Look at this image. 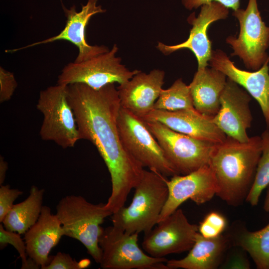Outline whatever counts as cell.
Segmentation results:
<instances>
[{
    "label": "cell",
    "instance_id": "1",
    "mask_svg": "<svg viewBox=\"0 0 269 269\" xmlns=\"http://www.w3.org/2000/svg\"><path fill=\"white\" fill-rule=\"evenodd\" d=\"M67 91L80 139L93 144L110 173L112 191L105 207L115 213L125 206L144 170L121 139L117 125L121 108L117 88L110 84L96 90L83 83H74L67 86Z\"/></svg>",
    "mask_w": 269,
    "mask_h": 269
},
{
    "label": "cell",
    "instance_id": "2",
    "mask_svg": "<svg viewBox=\"0 0 269 269\" xmlns=\"http://www.w3.org/2000/svg\"><path fill=\"white\" fill-rule=\"evenodd\" d=\"M261 153V137L257 135L246 142L227 136L216 144L209 163L217 180L216 195L229 205H241L252 186Z\"/></svg>",
    "mask_w": 269,
    "mask_h": 269
},
{
    "label": "cell",
    "instance_id": "3",
    "mask_svg": "<svg viewBox=\"0 0 269 269\" xmlns=\"http://www.w3.org/2000/svg\"><path fill=\"white\" fill-rule=\"evenodd\" d=\"M165 176L150 170L134 188L130 205L113 213V225L129 234L149 232L158 223L166 202L168 189Z\"/></svg>",
    "mask_w": 269,
    "mask_h": 269
},
{
    "label": "cell",
    "instance_id": "4",
    "mask_svg": "<svg viewBox=\"0 0 269 269\" xmlns=\"http://www.w3.org/2000/svg\"><path fill=\"white\" fill-rule=\"evenodd\" d=\"M56 210L64 236L81 242L95 261L100 264L102 251L99 239L103 229L101 225L113 213L105 207L104 203L93 204L76 195L63 197Z\"/></svg>",
    "mask_w": 269,
    "mask_h": 269
},
{
    "label": "cell",
    "instance_id": "5",
    "mask_svg": "<svg viewBox=\"0 0 269 269\" xmlns=\"http://www.w3.org/2000/svg\"><path fill=\"white\" fill-rule=\"evenodd\" d=\"M36 108L43 115L39 132L41 139L64 148L74 147L80 138L67 85L57 84L41 91Z\"/></svg>",
    "mask_w": 269,
    "mask_h": 269
},
{
    "label": "cell",
    "instance_id": "6",
    "mask_svg": "<svg viewBox=\"0 0 269 269\" xmlns=\"http://www.w3.org/2000/svg\"><path fill=\"white\" fill-rule=\"evenodd\" d=\"M232 15L240 24L238 36H229L226 42L233 50L231 56H237L251 71L260 69L269 61V26L262 20L257 0H249L245 9L233 10Z\"/></svg>",
    "mask_w": 269,
    "mask_h": 269
},
{
    "label": "cell",
    "instance_id": "7",
    "mask_svg": "<svg viewBox=\"0 0 269 269\" xmlns=\"http://www.w3.org/2000/svg\"><path fill=\"white\" fill-rule=\"evenodd\" d=\"M118 49L114 44L111 49L85 60L69 63L58 76L57 84L83 83L96 90L110 84H124L140 70L131 71L122 64L116 55Z\"/></svg>",
    "mask_w": 269,
    "mask_h": 269
},
{
    "label": "cell",
    "instance_id": "8",
    "mask_svg": "<svg viewBox=\"0 0 269 269\" xmlns=\"http://www.w3.org/2000/svg\"><path fill=\"white\" fill-rule=\"evenodd\" d=\"M143 121L178 174H189L210 163L217 144L175 132L158 122Z\"/></svg>",
    "mask_w": 269,
    "mask_h": 269
},
{
    "label": "cell",
    "instance_id": "9",
    "mask_svg": "<svg viewBox=\"0 0 269 269\" xmlns=\"http://www.w3.org/2000/svg\"><path fill=\"white\" fill-rule=\"evenodd\" d=\"M117 125L125 147L143 167L165 176L178 174L143 120L121 107Z\"/></svg>",
    "mask_w": 269,
    "mask_h": 269
},
{
    "label": "cell",
    "instance_id": "10",
    "mask_svg": "<svg viewBox=\"0 0 269 269\" xmlns=\"http://www.w3.org/2000/svg\"><path fill=\"white\" fill-rule=\"evenodd\" d=\"M138 233L129 234L114 226L103 228L99 239L103 269H169L165 258L146 254L138 246Z\"/></svg>",
    "mask_w": 269,
    "mask_h": 269
},
{
    "label": "cell",
    "instance_id": "11",
    "mask_svg": "<svg viewBox=\"0 0 269 269\" xmlns=\"http://www.w3.org/2000/svg\"><path fill=\"white\" fill-rule=\"evenodd\" d=\"M198 232V226L191 224L178 208L149 232L144 234L142 247L149 256L157 258L189 251Z\"/></svg>",
    "mask_w": 269,
    "mask_h": 269
},
{
    "label": "cell",
    "instance_id": "12",
    "mask_svg": "<svg viewBox=\"0 0 269 269\" xmlns=\"http://www.w3.org/2000/svg\"><path fill=\"white\" fill-rule=\"evenodd\" d=\"M165 180L168 195L158 222L174 212L188 199L198 205L210 201L218 190L216 178L210 164L186 175H175L170 180L165 178Z\"/></svg>",
    "mask_w": 269,
    "mask_h": 269
},
{
    "label": "cell",
    "instance_id": "13",
    "mask_svg": "<svg viewBox=\"0 0 269 269\" xmlns=\"http://www.w3.org/2000/svg\"><path fill=\"white\" fill-rule=\"evenodd\" d=\"M229 9L215 1L202 5L197 16L195 13H192L187 18L188 22L192 26L186 40L173 45L158 42L156 48L164 55H169L182 49H188L194 54L198 63V69L207 67L213 50L208 36V27L215 21L227 18L229 13Z\"/></svg>",
    "mask_w": 269,
    "mask_h": 269
},
{
    "label": "cell",
    "instance_id": "14",
    "mask_svg": "<svg viewBox=\"0 0 269 269\" xmlns=\"http://www.w3.org/2000/svg\"><path fill=\"white\" fill-rule=\"evenodd\" d=\"M251 96L227 78L220 98V108L213 123L228 136L241 142L249 140L247 130L253 120L249 107Z\"/></svg>",
    "mask_w": 269,
    "mask_h": 269
},
{
    "label": "cell",
    "instance_id": "15",
    "mask_svg": "<svg viewBox=\"0 0 269 269\" xmlns=\"http://www.w3.org/2000/svg\"><path fill=\"white\" fill-rule=\"evenodd\" d=\"M98 1V0H88L86 4L82 5L79 11H76L74 5L70 8H67L63 5L66 21L64 28L59 34L12 51L22 50L61 40L72 43L78 48V54L74 61L75 62L83 61L108 51L109 49L106 46L91 45L86 40V27L91 17L106 11L101 5H97Z\"/></svg>",
    "mask_w": 269,
    "mask_h": 269
},
{
    "label": "cell",
    "instance_id": "16",
    "mask_svg": "<svg viewBox=\"0 0 269 269\" xmlns=\"http://www.w3.org/2000/svg\"><path fill=\"white\" fill-rule=\"evenodd\" d=\"M141 119L158 122L175 132L215 144L223 142L227 137L213 123L212 118L204 116L195 109L175 111L153 109Z\"/></svg>",
    "mask_w": 269,
    "mask_h": 269
},
{
    "label": "cell",
    "instance_id": "17",
    "mask_svg": "<svg viewBox=\"0 0 269 269\" xmlns=\"http://www.w3.org/2000/svg\"><path fill=\"white\" fill-rule=\"evenodd\" d=\"M211 67L224 73L227 77L246 91L259 103L269 129V66L268 62L256 71L238 68L227 54L220 49L212 50L209 61Z\"/></svg>",
    "mask_w": 269,
    "mask_h": 269
},
{
    "label": "cell",
    "instance_id": "18",
    "mask_svg": "<svg viewBox=\"0 0 269 269\" xmlns=\"http://www.w3.org/2000/svg\"><path fill=\"white\" fill-rule=\"evenodd\" d=\"M165 72L153 69L141 71L117 88L121 107L142 118L153 109L162 89Z\"/></svg>",
    "mask_w": 269,
    "mask_h": 269
},
{
    "label": "cell",
    "instance_id": "19",
    "mask_svg": "<svg viewBox=\"0 0 269 269\" xmlns=\"http://www.w3.org/2000/svg\"><path fill=\"white\" fill-rule=\"evenodd\" d=\"M63 236L57 216L52 213L49 207L43 206L38 219L24 235L27 256L42 269L49 264L51 250Z\"/></svg>",
    "mask_w": 269,
    "mask_h": 269
},
{
    "label": "cell",
    "instance_id": "20",
    "mask_svg": "<svg viewBox=\"0 0 269 269\" xmlns=\"http://www.w3.org/2000/svg\"><path fill=\"white\" fill-rule=\"evenodd\" d=\"M232 247L228 233L207 238L198 232L187 256L168 260L166 264L169 269H216L220 267Z\"/></svg>",
    "mask_w": 269,
    "mask_h": 269
},
{
    "label": "cell",
    "instance_id": "21",
    "mask_svg": "<svg viewBox=\"0 0 269 269\" xmlns=\"http://www.w3.org/2000/svg\"><path fill=\"white\" fill-rule=\"evenodd\" d=\"M227 79L224 73L214 68L197 69L189 85L194 107L197 111L211 118L218 113Z\"/></svg>",
    "mask_w": 269,
    "mask_h": 269
},
{
    "label": "cell",
    "instance_id": "22",
    "mask_svg": "<svg viewBox=\"0 0 269 269\" xmlns=\"http://www.w3.org/2000/svg\"><path fill=\"white\" fill-rule=\"evenodd\" d=\"M43 189L33 185L28 197L22 202L14 204L1 223L7 230L24 234L37 221L44 194Z\"/></svg>",
    "mask_w": 269,
    "mask_h": 269
},
{
    "label": "cell",
    "instance_id": "23",
    "mask_svg": "<svg viewBox=\"0 0 269 269\" xmlns=\"http://www.w3.org/2000/svg\"><path fill=\"white\" fill-rule=\"evenodd\" d=\"M232 246L242 248L258 269H269V223L262 229L250 231L242 225L234 226L228 233Z\"/></svg>",
    "mask_w": 269,
    "mask_h": 269
},
{
    "label": "cell",
    "instance_id": "24",
    "mask_svg": "<svg viewBox=\"0 0 269 269\" xmlns=\"http://www.w3.org/2000/svg\"><path fill=\"white\" fill-rule=\"evenodd\" d=\"M154 109L167 111L195 110L189 85L182 78H178L168 89H162Z\"/></svg>",
    "mask_w": 269,
    "mask_h": 269
},
{
    "label": "cell",
    "instance_id": "25",
    "mask_svg": "<svg viewBox=\"0 0 269 269\" xmlns=\"http://www.w3.org/2000/svg\"><path fill=\"white\" fill-rule=\"evenodd\" d=\"M261 137L262 153L254 181L246 200L252 206L258 204L262 191L269 185V129L263 132Z\"/></svg>",
    "mask_w": 269,
    "mask_h": 269
},
{
    "label": "cell",
    "instance_id": "26",
    "mask_svg": "<svg viewBox=\"0 0 269 269\" xmlns=\"http://www.w3.org/2000/svg\"><path fill=\"white\" fill-rule=\"evenodd\" d=\"M227 226L226 218L217 212L208 214L198 226V232L204 237L213 238L221 235Z\"/></svg>",
    "mask_w": 269,
    "mask_h": 269
},
{
    "label": "cell",
    "instance_id": "27",
    "mask_svg": "<svg viewBox=\"0 0 269 269\" xmlns=\"http://www.w3.org/2000/svg\"><path fill=\"white\" fill-rule=\"evenodd\" d=\"M8 244L12 245L18 253L21 260V269H26L28 259L27 258L26 245L19 234L6 230L1 223L0 224V247L5 248Z\"/></svg>",
    "mask_w": 269,
    "mask_h": 269
},
{
    "label": "cell",
    "instance_id": "28",
    "mask_svg": "<svg viewBox=\"0 0 269 269\" xmlns=\"http://www.w3.org/2000/svg\"><path fill=\"white\" fill-rule=\"evenodd\" d=\"M90 264V261L88 259L77 262L68 254L58 252L42 269H83Z\"/></svg>",
    "mask_w": 269,
    "mask_h": 269
},
{
    "label": "cell",
    "instance_id": "29",
    "mask_svg": "<svg viewBox=\"0 0 269 269\" xmlns=\"http://www.w3.org/2000/svg\"><path fill=\"white\" fill-rule=\"evenodd\" d=\"M23 191L18 189L11 188L9 185L0 186V222L2 223L5 217L14 205V202L23 194Z\"/></svg>",
    "mask_w": 269,
    "mask_h": 269
},
{
    "label": "cell",
    "instance_id": "30",
    "mask_svg": "<svg viewBox=\"0 0 269 269\" xmlns=\"http://www.w3.org/2000/svg\"><path fill=\"white\" fill-rule=\"evenodd\" d=\"M17 83L13 73L0 67V102L9 100L12 96Z\"/></svg>",
    "mask_w": 269,
    "mask_h": 269
},
{
    "label": "cell",
    "instance_id": "31",
    "mask_svg": "<svg viewBox=\"0 0 269 269\" xmlns=\"http://www.w3.org/2000/svg\"><path fill=\"white\" fill-rule=\"evenodd\" d=\"M220 267L227 269H250V264L244 254L245 251L240 248L233 252H229Z\"/></svg>",
    "mask_w": 269,
    "mask_h": 269
},
{
    "label": "cell",
    "instance_id": "32",
    "mask_svg": "<svg viewBox=\"0 0 269 269\" xmlns=\"http://www.w3.org/2000/svg\"><path fill=\"white\" fill-rule=\"evenodd\" d=\"M215 1L223 4L228 8L235 10L240 8V0H181L184 7L188 10L197 9L208 2Z\"/></svg>",
    "mask_w": 269,
    "mask_h": 269
},
{
    "label": "cell",
    "instance_id": "33",
    "mask_svg": "<svg viewBox=\"0 0 269 269\" xmlns=\"http://www.w3.org/2000/svg\"><path fill=\"white\" fill-rule=\"evenodd\" d=\"M8 168L7 163L2 156L0 157V185H3L4 181L6 171Z\"/></svg>",
    "mask_w": 269,
    "mask_h": 269
},
{
    "label": "cell",
    "instance_id": "34",
    "mask_svg": "<svg viewBox=\"0 0 269 269\" xmlns=\"http://www.w3.org/2000/svg\"><path fill=\"white\" fill-rule=\"evenodd\" d=\"M263 208L266 212H269V188L266 194Z\"/></svg>",
    "mask_w": 269,
    "mask_h": 269
}]
</instances>
